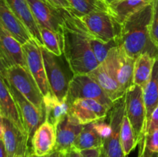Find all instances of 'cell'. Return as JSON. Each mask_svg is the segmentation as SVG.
<instances>
[{
    "mask_svg": "<svg viewBox=\"0 0 158 157\" xmlns=\"http://www.w3.org/2000/svg\"><path fill=\"white\" fill-rule=\"evenodd\" d=\"M61 9L64 18L62 34L63 55L73 75L88 74L100 63L91 49L88 36L74 23L71 12Z\"/></svg>",
    "mask_w": 158,
    "mask_h": 157,
    "instance_id": "obj_1",
    "label": "cell"
},
{
    "mask_svg": "<svg viewBox=\"0 0 158 157\" xmlns=\"http://www.w3.org/2000/svg\"><path fill=\"white\" fill-rule=\"evenodd\" d=\"M153 12L154 2L133 14L121 25L119 46L131 58L136 59L144 53L154 58L158 57V48L150 33Z\"/></svg>",
    "mask_w": 158,
    "mask_h": 157,
    "instance_id": "obj_2",
    "label": "cell"
},
{
    "mask_svg": "<svg viewBox=\"0 0 158 157\" xmlns=\"http://www.w3.org/2000/svg\"><path fill=\"white\" fill-rule=\"evenodd\" d=\"M74 23L85 32L88 38H94L104 42L118 41L121 30L119 24L108 12L98 11L86 15H77L72 11Z\"/></svg>",
    "mask_w": 158,
    "mask_h": 157,
    "instance_id": "obj_3",
    "label": "cell"
},
{
    "mask_svg": "<svg viewBox=\"0 0 158 157\" xmlns=\"http://www.w3.org/2000/svg\"><path fill=\"white\" fill-rule=\"evenodd\" d=\"M0 72L1 77L14 86L37 109L45 113L44 96L28 69L21 66H13L4 71H0Z\"/></svg>",
    "mask_w": 158,
    "mask_h": 157,
    "instance_id": "obj_4",
    "label": "cell"
},
{
    "mask_svg": "<svg viewBox=\"0 0 158 157\" xmlns=\"http://www.w3.org/2000/svg\"><path fill=\"white\" fill-rule=\"evenodd\" d=\"M136 59L126 54L120 46L113 48L103 64L117 80L124 92L134 84V70Z\"/></svg>",
    "mask_w": 158,
    "mask_h": 157,
    "instance_id": "obj_5",
    "label": "cell"
},
{
    "mask_svg": "<svg viewBox=\"0 0 158 157\" xmlns=\"http://www.w3.org/2000/svg\"><path fill=\"white\" fill-rule=\"evenodd\" d=\"M79 99H95L110 109L114 106V102L108 97L100 85L88 74L73 75L69 81L66 100L69 105Z\"/></svg>",
    "mask_w": 158,
    "mask_h": 157,
    "instance_id": "obj_6",
    "label": "cell"
},
{
    "mask_svg": "<svg viewBox=\"0 0 158 157\" xmlns=\"http://www.w3.org/2000/svg\"><path fill=\"white\" fill-rule=\"evenodd\" d=\"M125 115L128 117L134 129L138 144L146 129V106L143 99V89L133 85L124 95Z\"/></svg>",
    "mask_w": 158,
    "mask_h": 157,
    "instance_id": "obj_7",
    "label": "cell"
},
{
    "mask_svg": "<svg viewBox=\"0 0 158 157\" xmlns=\"http://www.w3.org/2000/svg\"><path fill=\"white\" fill-rule=\"evenodd\" d=\"M125 114L124 96L114 103L110 111V132L103 139L101 147V157H127L120 142V130Z\"/></svg>",
    "mask_w": 158,
    "mask_h": 157,
    "instance_id": "obj_8",
    "label": "cell"
},
{
    "mask_svg": "<svg viewBox=\"0 0 158 157\" xmlns=\"http://www.w3.org/2000/svg\"><path fill=\"white\" fill-rule=\"evenodd\" d=\"M46 76L52 95L60 101L66 99L70 79H68L58 57L41 46Z\"/></svg>",
    "mask_w": 158,
    "mask_h": 157,
    "instance_id": "obj_9",
    "label": "cell"
},
{
    "mask_svg": "<svg viewBox=\"0 0 158 157\" xmlns=\"http://www.w3.org/2000/svg\"><path fill=\"white\" fill-rule=\"evenodd\" d=\"M1 141L5 146L9 157L23 155L32 150L29 146V137L15 123L1 117L0 122Z\"/></svg>",
    "mask_w": 158,
    "mask_h": 157,
    "instance_id": "obj_10",
    "label": "cell"
},
{
    "mask_svg": "<svg viewBox=\"0 0 158 157\" xmlns=\"http://www.w3.org/2000/svg\"><path fill=\"white\" fill-rule=\"evenodd\" d=\"M28 70L30 72L38 84L43 96L52 94L45 69L41 46L32 38L23 45Z\"/></svg>",
    "mask_w": 158,
    "mask_h": 157,
    "instance_id": "obj_11",
    "label": "cell"
},
{
    "mask_svg": "<svg viewBox=\"0 0 158 157\" xmlns=\"http://www.w3.org/2000/svg\"><path fill=\"white\" fill-rule=\"evenodd\" d=\"M3 80L9 88L12 97L18 106L26 133L29 137V143H31V140L36 129L46 120V115L40 109H37L26 97L23 96L14 86L7 83L4 78Z\"/></svg>",
    "mask_w": 158,
    "mask_h": 157,
    "instance_id": "obj_12",
    "label": "cell"
},
{
    "mask_svg": "<svg viewBox=\"0 0 158 157\" xmlns=\"http://www.w3.org/2000/svg\"><path fill=\"white\" fill-rule=\"evenodd\" d=\"M39 26L49 29L62 35L64 18L61 9H57L46 0H26Z\"/></svg>",
    "mask_w": 158,
    "mask_h": 157,
    "instance_id": "obj_13",
    "label": "cell"
},
{
    "mask_svg": "<svg viewBox=\"0 0 158 157\" xmlns=\"http://www.w3.org/2000/svg\"><path fill=\"white\" fill-rule=\"evenodd\" d=\"M111 109L91 99H79L70 105L69 114L80 124L86 125L104 120Z\"/></svg>",
    "mask_w": 158,
    "mask_h": 157,
    "instance_id": "obj_14",
    "label": "cell"
},
{
    "mask_svg": "<svg viewBox=\"0 0 158 157\" xmlns=\"http://www.w3.org/2000/svg\"><path fill=\"white\" fill-rule=\"evenodd\" d=\"M0 61L1 71L13 66H21L27 69L23 45L0 26Z\"/></svg>",
    "mask_w": 158,
    "mask_h": 157,
    "instance_id": "obj_15",
    "label": "cell"
},
{
    "mask_svg": "<svg viewBox=\"0 0 158 157\" xmlns=\"http://www.w3.org/2000/svg\"><path fill=\"white\" fill-rule=\"evenodd\" d=\"M83 126L73 115L68 114L56 127V143L55 151L66 154L73 149L74 143L81 132Z\"/></svg>",
    "mask_w": 158,
    "mask_h": 157,
    "instance_id": "obj_16",
    "label": "cell"
},
{
    "mask_svg": "<svg viewBox=\"0 0 158 157\" xmlns=\"http://www.w3.org/2000/svg\"><path fill=\"white\" fill-rule=\"evenodd\" d=\"M56 132L55 126L45 120L36 129L31 140L33 153L38 157L49 155L55 151Z\"/></svg>",
    "mask_w": 158,
    "mask_h": 157,
    "instance_id": "obj_17",
    "label": "cell"
},
{
    "mask_svg": "<svg viewBox=\"0 0 158 157\" xmlns=\"http://www.w3.org/2000/svg\"><path fill=\"white\" fill-rule=\"evenodd\" d=\"M0 26L22 45L32 39L28 29L11 10L6 0H0Z\"/></svg>",
    "mask_w": 158,
    "mask_h": 157,
    "instance_id": "obj_18",
    "label": "cell"
},
{
    "mask_svg": "<svg viewBox=\"0 0 158 157\" xmlns=\"http://www.w3.org/2000/svg\"><path fill=\"white\" fill-rule=\"evenodd\" d=\"M6 3L17 18L23 22L40 46H44L40 26L35 21L29 3L26 0H6Z\"/></svg>",
    "mask_w": 158,
    "mask_h": 157,
    "instance_id": "obj_19",
    "label": "cell"
},
{
    "mask_svg": "<svg viewBox=\"0 0 158 157\" xmlns=\"http://www.w3.org/2000/svg\"><path fill=\"white\" fill-rule=\"evenodd\" d=\"M0 114L1 117L15 123L27 135L18 106L2 77H0Z\"/></svg>",
    "mask_w": 158,
    "mask_h": 157,
    "instance_id": "obj_20",
    "label": "cell"
},
{
    "mask_svg": "<svg viewBox=\"0 0 158 157\" xmlns=\"http://www.w3.org/2000/svg\"><path fill=\"white\" fill-rule=\"evenodd\" d=\"M88 75L100 85L114 103L124 96L126 92L122 90L117 80L109 73L103 63L89 72Z\"/></svg>",
    "mask_w": 158,
    "mask_h": 157,
    "instance_id": "obj_21",
    "label": "cell"
},
{
    "mask_svg": "<svg viewBox=\"0 0 158 157\" xmlns=\"http://www.w3.org/2000/svg\"><path fill=\"white\" fill-rule=\"evenodd\" d=\"M154 1V0H122L108 6V12L119 24L122 25L131 15Z\"/></svg>",
    "mask_w": 158,
    "mask_h": 157,
    "instance_id": "obj_22",
    "label": "cell"
},
{
    "mask_svg": "<svg viewBox=\"0 0 158 157\" xmlns=\"http://www.w3.org/2000/svg\"><path fill=\"white\" fill-rule=\"evenodd\" d=\"M46 121L56 127L57 125L69 113L70 105L67 100L60 101L52 94L44 96Z\"/></svg>",
    "mask_w": 158,
    "mask_h": 157,
    "instance_id": "obj_23",
    "label": "cell"
},
{
    "mask_svg": "<svg viewBox=\"0 0 158 157\" xmlns=\"http://www.w3.org/2000/svg\"><path fill=\"white\" fill-rule=\"evenodd\" d=\"M103 139L96 129L94 123L83 125L81 132L74 143L73 148L79 151L101 148Z\"/></svg>",
    "mask_w": 158,
    "mask_h": 157,
    "instance_id": "obj_24",
    "label": "cell"
},
{
    "mask_svg": "<svg viewBox=\"0 0 158 157\" xmlns=\"http://www.w3.org/2000/svg\"><path fill=\"white\" fill-rule=\"evenodd\" d=\"M143 89L148 124L153 111L158 106V57L155 59L151 78Z\"/></svg>",
    "mask_w": 158,
    "mask_h": 157,
    "instance_id": "obj_25",
    "label": "cell"
},
{
    "mask_svg": "<svg viewBox=\"0 0 158 157\" xmlns=\"http://www.w3.org/2000/svg\"><path fill=\"white\" fill-rule=\"evenodd\" d=\"M156 58L148 53L139 55L135 61L134 70V84L143 89L152 75Z\"/></svg>",
    "mask_w": 158,
    "mask_h": 157,
    "instance_id": "obj_26",
    "label": "cell"
},
{
    "mask_svg": "<svg viewBox=\"0 0 158 157\" xmlns=\"http://www.w3.org/2000/svg\"><path fill=\"white\" fill-rule=\"evenodd\" d=\"M120 142L123 148L124 155H127L134 150L136 146H138V141L137 139L134 129L132 127L129 119L124 114L120 130Z\"/></svg>",
    "mask_w": 158,
    "mask_h": 157,
    "instance_id": "obj_27",
    "label": "cell"
},
{
    "mask_svg": "<svg viewBox=\"0 0 158 157\" xmlns=\"http://www.w3.org/2000/svg\"><path fill=\"white\" fill-rule=\"evenodd\" d=\"M73 12L77 15H86L93 12H108V7L101 0H67Z\"/></svg>",
    "mask_w": 158,
    "mask_h": 157,
    "instance_id": "obj_28",
    "label": "cell"
},
{
    "mask_svg": "<svg viewBox=\"0 0 158 157\" xmlns=\"http://www.w3.org/2000/svg\"><path fill=\"white\" fill-rule=\"evenodd\" d=\"M42 39L44 43V47L56 56L63 55V41L62 35L54 31L40 26Z\"/></svg>",
    "mask_w": 158,
    "mask_h": 157,
    "instance_id": "obj_29",
    "label": "cell"
},
{
    "mask_svg": "<svg viewBox=\"0 0 158 157\" xmlns=\"http://www.w3.org/2000/svg\"><path fill=\"white\" fill-rule=\"evenodd\" d=\"M138 157H151L158 153V129L144 135L138 144Z\"/></svg>",
    "mask_w": 158,
    "mask_h": 157,
    "instance_id": "obj_30",
    "label": "cell"
},
{
    "mask_svg": "<svg viewBox=\"0 0 158 157\" xmlns=\"http://www.w3.org/2000/svg\"><path fill=\"white\" fill-rule=\"evenodd\" d=\"M90 43L91 49L95 55L96 58L100 64L103 63L106 59L110 51L115 46L119 45L118 41H112L110 42H104L94 38H88Z\"/></svg>",
    "mask_w": 158,
    "mask_h": 157,
    "instance_id": "obj_31",
    "label": "cell"
},
{
    "mask_svg": "<svg viewBox=\"0 0 158 157\" xmlns=\"http://www.w3.org/2000/svg\"><path fill=\"white\" fill-rule=\"evenodd\" d=\"M150 33L153 42L158 48V0L154 1V12L150 26Z\"/></svg>",
    "mask_w": 158,
    "mask_h": 157,
    "instance_id": "obj_32",
    "label": "cell"
},
{
    "mask_svg": "<svg viewBox=\"0 0 158 157\" xmlns=\"http://www.w3.org/2000/svg\"><path fill=\"white\" fill-rule=\"evenodd\" d=\"M157 129H158V106L154 109L151 117H150L149 121H148V124H147L143 136L148 135V134L152 133L153 132L156 131Z\"/></svg>",
    "mask_w": 158,
    "mask_h": 157,
    "instance_id": "obj_33",
    "label": "cell"
},
{
    "mask_svg": "<svg viewBox=\"0 0 158 157\" xmlns=\"http://www.w3.org/2000/svg\"><path fill=\"white\" fill-rule=\"evenodd\" d=\"M94 126H95L96 129L98 131L99 133L103 137V139L107 137L110 132V123H106L105 122H103V120L94 123Z\"/></svg>",
    "mask_w": 158,
    "mask_h": 157,
    "instance_id": "obj_34",
    "label": "cell"
},
{
    "mask_svg": "<svg viewBox=\"0 0 158 157\" xmlns=\"http://www.w3.org/2000/svg\"><path fill=\"white\" fill-rule=\"evenodd\" d=\"M46 1L57 9H63L66 10L72 9V7L67 0H46Z\"/></svg>",
    "mask_w": 158,
    "mask_h": 157,
    "instance_id": "obj_35",
    "label": "cell"
},
{
    "mask_svg": "<svg viewBox=\"0 0 158 157\" xmlns=\"http://www.w3.org/2000/svg\"><path fill=\"white\" fill-rule=\"evenodd\" d=\"M83 157H101V148L81 151Z\"/></svg>",
    "mask_w": 158,
    "mask_h": 157,
    "instance_id": "obj_36",
    "label": "cell"
},
{
    "mask_svg": "<svg viewBox=\"0 0 158 157\" xmlns=\"http://www.w3.org/2000/svg\"><path fill=\"white\" fill-rule=\"evenodd\" d=\"M65 157H83L82 156L81 152L77 149H76L75 148L72 149L71 150H69V152H66L65 154Z\"/></svg>",
    "mask_w": 158,
    "mask_h": 157,
    "instance_id": "obj_37",
    "label": "cell"
},
{
    "mask_svg": "<svg viewBox=\"0 0 158 157\" xmlns=\"http://www.w3.org/2000/svg\"><path fill=\"white\" fill-rule=\"evenodd\" d=\"M0 157H9L7 152H6V149H5L4 145H3L2 141L1 143H0Z\"/></svg>",
    "mask_w": 158,
    "mask_h": 157,
    "instance_id": "obj_38",
    "label": "cell"
},
{
    "mask_svg": "<svg viewBox=\"0 0 158 157\" xmlns=\"http://www.w3.org/2000/svg\"><path fill=\"white\" fill-rule=\"evenodd\" d=\"M49 157H65V154L60 152H57V151H54L52 153L49 155Z\"/></svg>",
    "mask_w": 158,
    "mask_h": 157,
    "instance_id": "obj_39",
    "label": "cell"
},
{
    "mask_svg": "<svg viewBox=\"0 0 158 157\" xmlns=\"http://www.w3.org/2000/svg\"><path fill=\"white\" fill-rule=\"evenodd\" d=\"M101 1L103 2L108 7V6H110V5L114 4V3H117L118 2L122 1V0H101Z\"/></svg>",
    "mask_w": 158,
    "mask_h": 157,
    "instance_id": "obj_40",
    "label": "cell"
},
{
    "mask_svg": "<svg viewBox=\"0 0 158 157\" xmlns=\"http://www.w3.org/2000/svg\"><path fill=\"white\" fill-rule=\"evenodd\" d=\"M15 157H38V156H36V155L33 153L32 150H31V151H29V152H27L26 154H25V155H16V156H15Z\"/></svg>",
    "mask_w": 158,
    "mask_h": 157,
    "instance_id": "obj_41",
    "label": "cell"
},
{
    "mask_svg": "<svg viewBox=\"0 0 158 157\" xmlns=\"http://www.w3.org/2000/svg\"><path fill=\"white\" fill-rule=\"evenodd\" d=\"M151 157H158V153H155L152 155Z\"/></svg>",
    "mask_w": 158,
    "mask_h": 157,
    "instance_id": "obj_42",
    "label": "cell"
},
{
    "mask_svg": "<svg viewBox=\"0 0 158 157\" xmlns=\"http://www.w3.org/2000/svg\"><path fill=\"white\" fill-rule=\"evenodd\" d=\"M44 157H49V155H47V156H44Z\"/></svg>",
    "mask_w": 158,
    "mask_h": 157,
    "instance_id": "obj_43",
    "label": "cell"
}]
</instances>
